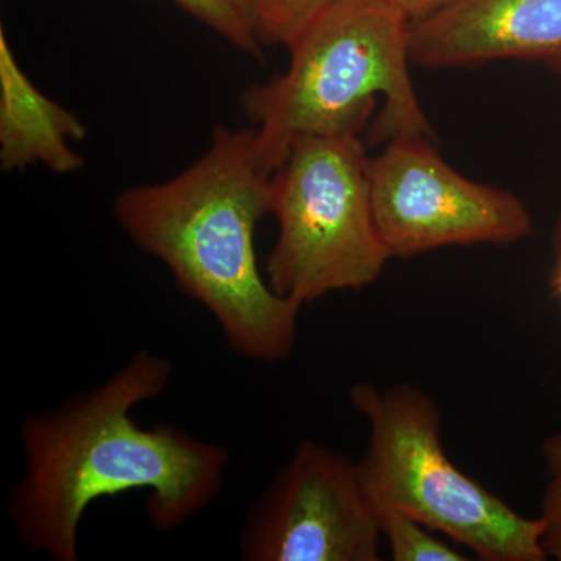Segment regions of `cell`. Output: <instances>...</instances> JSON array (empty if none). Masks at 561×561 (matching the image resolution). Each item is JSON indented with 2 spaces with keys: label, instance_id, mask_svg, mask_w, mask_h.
I'll list each match as a JSON object with an SVG mask.
<instances>
[{
  "label": "cell",
  "instance_id": "cell-1",
  "mask_svg": "<svg viewBox=\"0 0 561 561\" xmlns=\"http://www.w3.org/2000/svg\"><path fill=\"white\" fill-rule=\"evenodd\" d=\"M173 367L140 350L105 382L21 424L25 468L9 516L25 548L79 559V527L102 497L144 491L154 529L173 531L216 500L230 456L172 424L140 427L133 411L168 390Z\"/></svg>",
  "mask_w": 561,
  "mask_h": 561
},
{
  "label": "cell",
  "instance_id": "cell-2",
  "mask_svg": "<svg viewBox=\"0 0 561 561\" xmlns=\"http://www.w3.org/2000/svg\"><path fill=\"white\" fill-rule=\"evenodd\" d=\"M273 173L253 128L217 125L205 153L179 175L119 192L114 216L144 253L202 305L238 356L280 362L294 353L302 306L262 275L256 230L271 214Z\"/></svg>",
  "mask_w": 561,
  "mask_h": 561
},
{
  "label": "cell",
  "instance_id": "cell-3",
  "mask_svg": "<svg viewBox=\"0 0 561 561\" xmlns=\"http://www.w3.org/2000/svg\"><path fill=\"white\" fill-rule=\"evenodd\" d=\"M409 27L390 0H337L313 21L287 47V69L241 94L262 168L275 172L306 136L359 135L378 98L373 140L434 138L409 70Z\"/></svg>",
  "mask_w": 561,
  "mask_h": 561
},
{
  "label": "cell",
  "instance_id": "cell-4",
  "mask_svg": "<svg viewBox=\"0 0 561 561\" xmlns=\"http://www.w3.org/2000/svg\"><path fill=\"white\" fill-rule=\"evenodd\" d=\"M348 398L367 423L357 471L379 519L401 513L482 561L549 560L540 516L516 512L449 459L442 412L430 393L409 382H356Z\"/></svg>",
  "mask_w": 561,
  "mask_h": 561
},
{
  "label": "cell",
  "instance_id": "cell-5",
  "mask_svg": "<svg viewBox=\"0 0 561 561\" xmlns=\"http://www.w3.org/2000/svg\"><path fill=\"white\" fill-rule=\"evenodd\" d=\"M359 135L295 140L272 175L278 238L265 264L276 294L306 305L381 278L387 256L373 214Z\"/></svg>",
  "mask_w": 561,
  "mask_h": 561
},
{
  "label": "cell",
  "instance_id": "cell-6",
  "mask_svg": "<svg viewBox=\"0 0 561 561\" xmlns=\"http://www.w3.org/2000/svg\"><path fill=\"white\" fill-rule=\"evenodd\" d=\"M368 179L376 228L390 260L445 247L512 245L534 228L516 195L454 171L430 138L387 140L368 160Z\"/></svg>",
  "mask_w": 561,
  "mask_h": 561
},
{
  "label": "cell",
  "instance_id": "cell-7",
  "mask_svg": "<svg viewBox=\"0 0 561 561\" xmlns=\"http://www.w3.org/2000/svg\"><path fill=\"white\" fill-rule=\"evenodd\" d=\"M382 538L357 461L305 440L251 505L239 549L247 561H379Z\"/></svg>",
  "mask_w": 561,
  "mask_h": 561
},
{
  "label": "cell",
  "instance_id": "cell-8",
  "mask_svg": "<svg viewBox=\"0 0 561 561\" xmlns=\"http://www.w3.org/2000/svg\"><path fill=\"white\" fill-rule=\"evenodd\" d=\"M409 55L423 68L535 60L561 70V0H445L411 21Z\"/></svg>",
  "mask_w": 561,
  "mask_h": 561
},
{
  "label": "cell",
  "instance_id": "cell-9",
  "mask_svg": "<svg viewBox=\"0 0 561 561\" xmlns=\"http://www.w3.org/2000/svg\"><path fill=\"white\" fill-rule=\"evenodd\" d=\"M88 127L72 111L51 101L33 83L0 31V168L22 171L41 164L61 175L81 171L83 157L72 144Z\"/></svg>",
  "mask_w": 561,
  "mask_h": 561
},
{
  "label": "cell",
  "instance_id": "cell-10",
  "mask_svg": "<svg viewBox=\"0 0 561 561\" xmlns=\"http://www.w3.org/2000/svg\"><path fill=\"white\" fill-rule=\"evenodd\" d=\"M337 0H241L261 46L290 47Z\"/></svg>",
  "mask_w": 561,
  "mask_h": 561
},
{
  "label": "cell",
  "instance_id": "cell-11",
  "mask_svg": "<svg viewBox=\"0 0 561 561\" xmlns=\"http://www.w3.org/2000/svg\"><path fill=\"white\" fill-rule=\"evenodd\" d=\"M383 540L390 549L394 561H468V557L456 551L448 542H443L432 535L423 524L401 515L383 513L381 515Z\"/></svg>",
  "mask_w": 561,
  "mask_h": 561
},
{
  "label": "cell",
  "instance_id": "cell-12",
  "mask_svg": "<svg viewBox=\"0 0 561 561\" xmlns=\"http://www.w3.org/2000/svg\"><path fill=\"white\" fill-rule=\"evenodd\" d=\"M180 10L243 54L260 57L261 43L241 0H172Z\"/></svg>",
  "mask_w": 561,
  "mask_h": 561
},
{
  "label": "cell",
  "instance_id": "cell-13",
  "mask_svg": "<svg viewBox=\"0 0 561 561\" xmlns=\"http://www.w3.org/2000/svg\"><path fill=\"white\" fill-rule=\"evenodd\" d=\"M546 467L540 518L545 523L542 546L549 559L561 561V434H553L541 445Z\"/></svg>",
  "mask_w": 561,
  "mask_h": 561
},
{
  "label": "cell",
  "instance_id": "cell-14",
  "mask_svg": "<svg viewBox=\"0 0 561 561\" xmlns=\"http://www.w3.org/2000/svg\"><path fill=\"white\" fill-rule=\"evenodd\" d=\"M390 2H393L412 21L437 9L445 0H390Z\"/></svg>",
  "mask_w": 561,
  "mask_h": 561
},
{
  "label": "cell",
  "instance_id": "cell-15",
  "mask_svg": "<svg viewBox=\"0 0 561 561\" xmlns=\"http://www.w3.org/2000/svg\"><path fill=\"white\" fill-rule=\"evenodd\" d=\"M551 287L553 295L561 301V256L556 260V267H553L551 276Z\"/></svg>",
  "mask_w": 561,
  "mask_h": 561
},
{
  "label": "cell",
  "instance_id": "cell-16",
  "mask_svg": "<svg viewBox=\"0 0 561 561\" xmlns=\"http://www.w3.org/2000/svg\"><path fill=\"white\" fill-rule=\"evenodd\" d=\"M552 251L553 260L561 256V214L559 220H557L556 227L552 232Z\"/></svg>",
  "mask_w": 561,
  "mask_h": 561
}]
</instances>
